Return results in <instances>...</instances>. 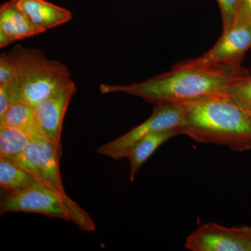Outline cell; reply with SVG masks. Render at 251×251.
<instances>
[{"mask_svg":"<svg viewBox=\"0 0 251 251\" xmlns=\"http://www.w3.org/2000/svg\"><path fill=\"white\" fill-rule=\"evenodd\" d=\"M234 22H251V0H239Z\"/></svg>","mask_w":251,"mask_h":251,"instance_id":"44dd1931","label":"cell"},{"mask_svg":"<svg viewBox=\"0 0 251 251\" xmlns=\"http://www.w3.org/2000/svg\"><path fill=\"white\" fill-rule=\"evenodd\" d=\"M39 145L40 150V170L43 182L59 194L66 196L61 179L59 161L62 151L54 146L40 131L31 135Z\"/></svg>","mask_w":251,"mask_h":251,"instance_id":"7c38bea8","label":"cell"},{"mask_svg":"<svg viewBox=\"0 0 251 251\" xmlns=\"http://www.w3.org/2000/svg\"><path fill=\"white\" fill-rule=\"evenodd\" d=\"M75 92V84L72 80L49 98L32 107L41 134L60 151L63 122L68 106Z\"/></svg>","mask_w":251,"mask_h":251,"instance_id":"ba28073f","label":"cell"},{"mask_svg":"<svg viewBox=\"0 0 251 251\" xmlns=\"http://www.w3.org/2000/svg\"><path fill=\"white\" fill-rule=\"evenodd\" d=\"M8 212L34 213L73 221L82 230L93 232L90 215L67 195L63 196L44 184L14 193H6L0 203L1 216Z\"/></svg>","mask_w":251,"mask_h":251,"instance_id":"277c9868","label":"cell"},{"mask_svg":"<svg viewBox=\"0 0 251 251\" xmlns=\"http://www.w3.org/2000/svg\"><path fill=\"white\" fill-rule=\"evenodd\" d=\"M10 160L27 171L39 182L44 184L41 175L40 150L37 142L33 137L25 148L17 156Z\"/></svg>","mask_w":251,"mask_h":251,"instance_id":"2e32d148","label":"cell"},{"mask_svg":"<svg viewBox=\"0 0 251 251\" xmlns=\"http://www.w3.org/2000/svg\"><path fill=\"white\" fill-rule=\"evenodd\" d=\"M251 49V22H234L222 35L214 47L198 58L186 62L193 65L212 67L226 65L241 67L246 52Z\"/></svg>","mask_w":251,"mask_h":251,"instance_id":"52a82bcc","label":"cell"},{"mask_svg":"<svg viewBox=\"0 0 251 251\" xmlns=\"http://www.w3.org/2000/svg\"><path fill=\"white\" fill-rule=\"evenodd\" d=\"M185 109L186 104L168 102L156 103L151 116L148 120L125 135L102 145L97 150V153L112 159H123L130 148L144 137L159 130L183 128Z\"/></svg>","mask_w":251,"mask_h":251,"instance_id":"5b68a950","label":"cell"},{"mask_svg":"<svg viewBox=\"0 0 251 251\" xmlns=\"http://www.w3.org/2000/svg\"><path fill=\"white\" fill-rule=\"evenodd\" d=\"M13 103L14 100L9 83L0 85V117L4 115Z\"/></svg>","mask_w":251,"mask_h":251,"instance_id":"ffe728a7","label":"cell"},{"mask_svg":"<svg viewBox=\"0 0 251 251\" xmlns=\"http://www.w3.org/2000/svg\"><path fill=\"white\" fill-rule=\"evenodd\" d=\"M41 184H44L14 161L0 157V186L6 192H20Z\"/></svg>","mask_w":251,"mask_h":251,"instance_id":"4fadbf2b","label":"cell"},{"mask_svg":"<svg viewBox=\"0 0 251 251\" xmlns=\"http://www.w3.org/2000/svg\"><path fill=\"white\" fill-rule=\"evenodd\" d=\"M184 246L192 251H251V226L207 223L188 236Z\"/></svg>","mask_w":251,"mask_h":251,"instance_id":"8992f818","label":"cell"},{"mask_svg":"<svg viewBox=\"0 0 251 251\" xmlns=\"http://www.w3.org/2000/svg\"><path fill=\"white\" fill-rule=\"evenodd\" d=\"M225 95L251 114V76L239 77L229 85Z\"/></svg>","mask_w":251,"mask_h":251,"instance_id":"e0dca14e","label":"cell"},{"mask_svg":"<svg viewBox=\"0 0 251 251\" xmlns=\"http://www.w3.org/2000/svg\"><path fill=\"white\" fill-rule=\"evenodd\" d=\"M183 131L200 143L251 150V114L226 95L186 104Z\"/></svg>","mask_w":251,"mask_h":251,"instance_id":"7a4b0ae2","label":"cell"},{"mask_svg":"<svg viewBox=\"0 0 251 251\" xmlns=\"http://www.w3.org/2000/svg\"><path fill=\"white\" fill-rule=\"evenodd\" d=\"M31 138L25 130L0 126V157L12 159L25 148Z\"/></svg>","mask_w":251,"mask_h":251,"instance_id":"9a60e30c","label":"cell"},{"mask_svg":"<svg viewBox=\"0 0 251 251\" xmlns=\"http://www.w3.org/2000/svg\"><path fill=\"white\" fill-rule=\"evenodd\" d=\"M0 126L18 128L31 135L40 131L32 107L23 102H17L9 107L4 115L0 117Z\"/></svg>","mask_w":251,"mask_h":251,"instance_id":"5bb4252c","label":"cell"},{"mask_svg":"<svg viewBox=\"0 0 251 251\" xmlns=\"http://www.w3.org/2000/svg\"><path fill=\"white\" fill-rule=\"evenodd\" d=\"M29 21L42 32L69 22L72 14L69 10L45 0H13Z\"/></svg>","mask_w":251,"mask_h":251,"instance_id":"30bf717a","label":"cell"},{"mask_svg":"<svg viewBox=\"0 0 251 251\" xmlns=\"http://www.w3.org/2000/svg\"><path fill=\"white\" fill-rule=\"evenodd\" d=\"M16 75V66L9 52L0 57V85L11 83Z\"/></svg>","mask_w":251,"mask_h":251,"instance_id":"d6986e66","label":"cell"},{"mask_svg":"<svg viewBox=\"0 0 251 251\" xmlns=\"http://www.w3.org/2000/svg\"><path fill=\"white\" fill-rule=\"evenodd\" d=\"M43 33L28 19L22 10L13 0L6 1L0 7V48L14 41Z\"/></svg>","mask_w":251,"mask_h":251,"instance_id":"9c48e42d","label":"cell"},{"mask_svg":"<svg viewBox=\"0 0 251 251\" xmlns=\"http://www.w3.org/2000/svg\"><path fill=\"white\" fill-rule=\"evenodd\" d=\"M9 53L16 69V77L9 83L14 103L34 107L72 80L67 66L48 59L39 50L18 45Z\"/></svg>","mask_w":251,"mask_h":251,"instance_id":"3957f363","label":"cell"},{"mask_svg":"<svg viewBox=\"0 0 251 251\" xmlns=\"http://www.w3.org/2000/svg\"><path fill=\"white\" fill-rule=\"evenodd\" d=\"M249 75L242 67L193 65L186 61L176 64L170 72L129 85L100 84L102 94L124 92L140 97L150 103L163 102L187 104L225 95L238 77Z\"/></svg>","mask_w":251,"mask_h":251,"instance_id":"6da1fadb","label":"cell"},{"mask_svg":"<svg viewBox=\"0 0 251 251\" xmlns=\"http://www.w3.org/2000/svg\"><path fill=\"white\" fill-rule=\"evenodd\" d=\"M184 135L182 128L159 130L144 137L127 151L125 158L130 163L129 179L134 181L135 175L155 151L168 140L178 135Z\"/></svg>","mask_w":251,"mask_h":251,"instance_id":"8fae6325","label":"cell"},{"mask_svg":"<svg viewBox=\"0 0 251 251\" xmlns=\"http://www.w3.org/2000/svg\"><path fill=\"white\" fill-rule=\"evenodd\" d=\"M222 16L224 30L226 31L233 25L237 16L239 0H217Z\"/></svg>","mask_w":251,"mask_h":251,"instance_id":"ac0fdd59","label":"cell"}]
</instances>
